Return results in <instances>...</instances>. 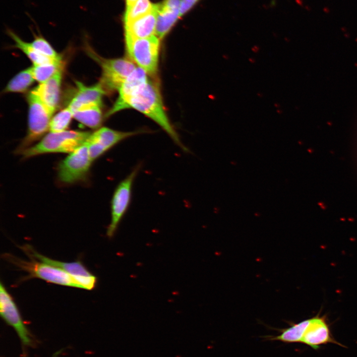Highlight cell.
Listing matches in <instances>:
<instances>
[{"label":"cell","instance_id":"5","mask_svg":"<svg viewBox=\"0 0 357 357\" xmlns=\"http://www.w3.org/2000/svg\"><path fill=\"white\" fill-rule=\"evenodd\" d=\"M160 41L156 35L143 38L125 35L128 56L150 76H155L158 71Z\"/></svg>","mask_w":357,"mask_h":357},{"label":"cell","instance_id":"7","mask_svg":"<svg viewBox=\"0 0 357 357\" xmlns=\"http://www.w3.org/2000/svg\"><path fill=\"white\" fill-rule=\"evenodd\" d=\"M92 162L88 146L85 143L59 163L58 167L59 180L65 184H72L84 180Z\"/></svg>","mask_w":357,"mask_h":357},{"label":"cell","instance_id":"27","mask_svg":"<svg viewBox=\"0 0 357 357\" xmlns=\"http://www.w3.org/2000/svg\"><path fill=\"white\" fill-rule=\"evenodd\" d=\"M137 0H125L126 8L132 5Z\"/></svg>","mask_w":357,"mask_h":357},{"label":"cell","instance_id":"25","mask_svg":"<svg viewBox=\"0 0 357 357\" xmlns=\"http://www.w3.org/2000/svg\"><path fill=\"white\" fill-rule=\"evenodd\" d=\"M30 44L39 53L55 60L61 59L49 42L40 35H35Z\"/></svg>","mask_w":357,"mask_h":357},{"label":"cell","instance_id":"17","mask_svg":"<svg viewBox=\"0 0 357 357\" xmlns=\"http://www.w3.org/2000/svg\"><path fill=\"white\" fill-rule=\"evenodd\" d=\"M158 4L148 14L132 21L124 23L125 35L143 38L154 36L156 33Z\"/></svg>","mask_w":357,"mask_h":357},{"label":"cell","instance_id":"1","mask_svg":"<svg viewBox=\"0 0 357 357\" xmlns=\"http://www.w3.org/2000/svg\"><path fill=\"white\" fill-rule=\"evenodd\" d=\"M127 108L135 109L152 119L180 148L184 151L189 152L169 119L157 83L149 79L130 98Z\"/></svg>","mask_w":357,"mask_h":357},{"label":"cell","instance_id":"24","mask_svg":"<svg viewBox=\"0 0 357 357\" xmlns=\"http://www.w3.org/2000/svg\"><path fill=\"white\" fill-rule=\"evenodd\" d=\"M73 118V111L68 106L52 117L49 126L51 132H60L66 130Z\"/></svg>","mask_w":357,"mask_h":357},{"label":"cell","instance_id":"16","mask_svg":"<svg viewBox=\"0 0 357 357\" xmlns=\"http://www.w3.org/2000/svg\"><path fill=\"white\" fill-rule=\"evenodd\" d=\"M63 66L46 81L32 90L44 104L53 113L58 107Z\"/></svg>","mask_w":357,"mask_h":357},{"label":"cell","instance_id":"8","mask_svg":"<svg viewBox=\"0 0 357 357\" xmlns=\"http://www.w3.org/2000/svg\"><path fill=\"white\" fill-rule=\"evenodd\" d=\"M141 167L138 164L131 172L119 182L113 194L111 203V221L107 230V236L112 238L129 206L134 180Z\"/></svg>","mask_w":357,"mask_h":357},{"label":"cell","instance_id":"12","mask_svg":"<svg viewBox=\"0 0 357 357\" xmlns=\"http://www.w3.org/2000/svg\"><path fill=\"white\" fill-rule=\"evenodd\" d=\"M147 73L139 67H136L119 87V97L106 117L127 109L128 102L132 96L148 81Z\"/></svg>","mask_w":357,"mask_h":357},{"label":"cell","instance_id":"18","mask_svg":"<svg viewBox=\"0 0 357 357\" xmlns=\"http://www.w3.org/2000/svg\"><path fill=\"white\" fill-rule=\"evenodd\" d=\"M101 107L93 105L80 108L73 112V118L91 128H99L103 120Z\"/></svg>","mask_w":357,"mask_h":357},{"label":"cell","instance_id":"15","mask_svg":"<svg viewBox=\"0 0 357 357\" xmlns=\"http://www.w3.org/2000/svg\"><path fill=\"white\" fill-rule=\"evenodd\" d=\"M75 83L77 90L68 105L73 112L88 106H102V98L106 94V91L100 82L90 86H87L78 81H76Z\"/></svg>","mask_w":357,"mask_h":357},{"label":"cell","instance_id":"13","mask_svg":"<svg viewBox=\"0 0 357 357\" xmlns=\"http://www.w3.org/2000/svg\"><path fill=\"white\" fill-rule=\"evenodd\" d=\"M181 0H163L158 4L155 35L160 40L164 38L180 17Z\"/></svg>","mask_w":357,"mask_h":357},{"label":"cell","instance_id":"26","mask_svg":"<svg viewBox=\"0 0 357 357\" xmlns=\"http://www.w3.org/2000/svg\"><path fill=\"white\" fill-rule=\"evenodd\" d=\"M200 0H181L180 17L188 12Z\"/></svg>","mask_w":357,"mask_h":357},{"label":"cell","instance_id":"2","mask_svg":"<svg viewBox=\"0 0 357 357\" xmlns=\"http://www.w3.org/2000/svg\"><path fill=\"white\" fill-rule=\"evenodd\" d=\"M90 134V132L77 130L50 132L38 143L23 150L20 155L23 159H27L46 153H70L83 145Z\"/></svg>","mask_w":357,"mask_h":357},{"label":"cell","instance_id":"23","mask_svg":"<svg viewBox=\"0 0 357 357\" xmlns=\"http://www.w3.org/2000/svg\"><path fill=\"white\" fill-rule=\"evenodd\" d=\"M62 66L63 64L61 59L52 62L33 65L31 67L35 80L42 83L50 79Z\"/></svg>","mask_w":357,"mask_h":357},{"label":"cell","instance_id":"20","mask_svg":"<svg viewBox=\"0 0 357 357\" xmlns=\"http://www.w3.org/2000/svg\"><path fill=\"white\" fill-rule=\"evenodd\" d=\"M311 320V318H310L294 324L288 328L282 330L279 335L271 337L270 340L287 343L301 342Z\"/></svg>","mask_w":357,"mask_h":357},{"label":"cell","instance_id":"6","mask_svg":"<svg viewBox=\"0 0 357 357\" xmlns=\"http://www.w3.org/2000/svg\"><path fill=\"white\" fill-rule=\"evenodd\" d=\"M86 49L89 55L101 66L102 73L100 82L106 92L118 90L136 67L130 60L124 58L103 59L92 52L90 48L87 47Z\"/></svg>","mask_w":357,"mask_h":357},{"label":"cell","instance_id":"19","mask_svg":"<svg viewBox=\"0 0 357 357\" xmlns=\"http://www.w3.org/2000/svg\"><path fill=\"white\" fill-rule=\"evenodd\" d=\"M6 32L14 41V47L23 52L33 65H40L60 60H53L41 54L33 47L30 43L23 41L12 30L7 29Z\"/></svg>","mask_w":357,"mask_h":357},{"label":"cell","instance_id":"10","mask_svg":"<svg viewBox=\"0 0 357 357\" xmlns=\"http://www.w3.org/2000/svg\"><path fill=\"white\" fill-rule=\"evenodd\" d=\"M143 132L144 130L123 132L106 127L98 128L95 132L91 133L85 142L92 161L98 159L120 141Z\"/></svg>","mask_w":357,"mask_h":357},{"label":"cell","instance_id":"3","mask_svg":"<svg viewBox=\"0 0 357 357\" xmlns=\"http://www.w3.org/2000/svg\"><path fill=\"white\" fill-rule=\"evenodd\" d=\"M2 258L28 273L26 279L37 278L51 283L81 289L74 278L65 271L33 257H29L30 261H26L12 254L4 253Z\"/></svg>","mask_w":357,"mask_h":357},{"label":"cell","instance_id":"4","mask_svg":"<svg viewBox=\"0 0 357 357\" xmlns=\"http://www.w3.org/2000/svg\"><path fill=\"white\" fill-rule=\"evenodd\" d=\"M27 100L29 107L28 130L26 135L15 151L16 154H20L49 130L54 114L33 90L28 93Z\"/></svg>","mask_w":357,"mask_h":357},{"label":"cell","instance_id":"22","mask_svg":"<svg viewBox=\"0 0 357 357\" xmlns=\"http://www.w3.org/2000/svg\"><path fill=\"white\" fill-rule=\"evenodd\" d=\"M156 4L150 0H137L132 5L126 8L124 15V23L140 18L152 11Z\"/></svg>","mask_w":357,"mask_h":357},{"label":"cell","instance_id":"9","mask_svg":"<svg viewBox=\"0 0 357 357\" xmlns=\"http://www.w3.org/2000/svg\"><path fill=\"white\" fill-rule=\"evenodd\" d=\"M20 248L29 257L59 268L69 274L81 289L92 290L96 287L97 279L80 261L64 262L47 257L37 252L31 245L25 244Z\"/></svg>","mask_w":357,"mask_h":357},{"label":"cell","instance_id":"21","mask_svg":"<svg viewBox=\"0 0 357 357\" xmlns=\"http://www.w3.org/2000/svg\"><path fill=\"white\" fill-rule=\"evenodd\" d=\"M32 67L23 70L15 75L5 86L4 93H23L35 81Z\"/></svg>","mask_w":357,"mask_h":357},{"label":"cell","instance_id":"11","mask_svg":"<svg viewBox=\"0 0 357 357\" xmlns=\"http://www.w3.org/2000/svg\"><path fill=\"white\" fill-rule=\"evenodd\" d=\"M0 314L3 320L15 331L23 345H32L31 334L25 325L12 297L0 283Z\"/></svg>","mask_w":357,"mask_h":357},{"label":"cell","instance_id":"14","mask_svg":"<svg viewBox=\"0 0 357 357\" xmlns=\"http://www.w3.org/2000/svg\"><path fill=\"white\" fill-rule=\"evenodd\" d=\"M314 350L321 345L333 343L343 346L332 337L325 318L318 316L311 318V322L306 330L301 342Z\"/></svg>","mask_w":357,"mask_h":357}]
</instances>
